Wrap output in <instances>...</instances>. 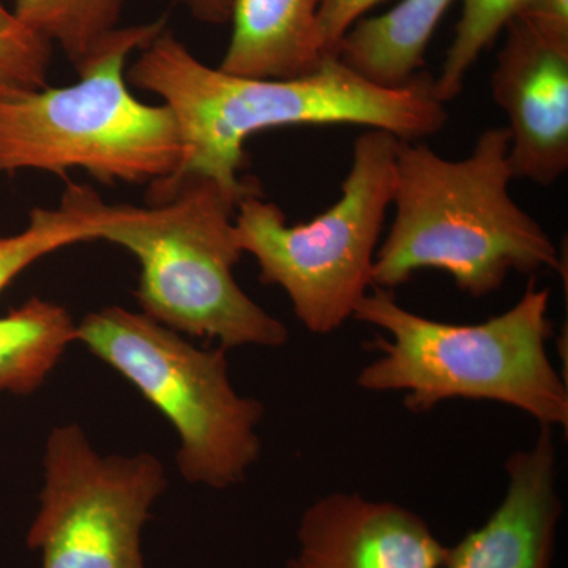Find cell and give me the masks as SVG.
Wrapping results in <instances>:
<instances>
[{"label": "cell", "instance_id": "cell-1", "mask_svg": "<svg viewBox=\"0 0 568 568\" xmlns=\"http://www.w3.org/2000/svg\"><path fill=\"white\" fill-rule=\"evenodd\" d=\"M125 78L160 97L178 122L182 162L166 181L205 175L231 192L261 190L256 179H242L241 171L248 163L246 141L264 130L361 125L417 141L440 132L448 121L428 73L405 88L388 89L327 55L320 70L304 78L234 77L205 65L168 29L142 48Z\"/></svg>", "mask_w": 568, "mask_h": 568}, {"label": "cell", "instance_id": "cell-2", "mask_svg": "<svg viewBox=\"0 0 568 568\" xmlns=\"http://www.w3.org/2000/svg\"><path fill=\"white\" fill-rule=\"evenodd\" d=\"M508 148L506 126L481 133L462 160L398 141L394 222L376 252L373 287L394 291L417 272L443 271L462 293L485 297L511 272L562 268L551 237L508 192Z\"/></svg>", "mask_w": 568, "mask_h": 568}, {"label": "cell", "instance_id": "cell-3", "mask_svg": "<svg viewBox=\"0 0 568 568\" xmlns=\"http://www.w3.org/2000/svg\"><path fill=\"white\" fill-rule=\"evenodd\" d=\"M548 287L530 282L517 304L480 324H450L409 312L394 291L372 287L354 320L383 328L379 357L358 373L366 392H402L405 406L426 413L446 399L517 407L538 425L568 428L566 377L549 361L555 332Z\"/></svg>", "mask_w": 568, "mask_h": 568}, {"label": "cell", "instance_id": "cell-4", "mask_svg": "<svg viewBox=\"0 0 568 568\" xmlns=\"http://www.w3.org/2000/svg\"><path fill=\"white\" fill-rule=\"evenodd\" d=\"M263 193L231 192L205 175L152 183L149 205H112L100 241L140 264L136 297L144 315L223 349L280 347L290 332L239 286L242 257L234 234L237 205Z\"/></svg>", "mask_w": 568, "mask_h": 568}, {"label": "cell", "instance_id": "cell-5", "mask_svg": "<svg viewBox=\"0 0 568 568\" xmlns=\"http://www.w3.org/2000/svg\"><path fill=\"white\" fill-rule=\"evenodd\" d=\"M166 29V17L119 28L77 84L0 99V174L88 171L103 183H155L182 162L178 122L166 104L130 92L126 59Z\"/></svg>", "mask_w": 568, "mask_h": 568}, {"label": "cell", "instance_id": "cell-6", "mask_svg": "<svg viewBox=\"0 0 568 568\" xmlns=\"http://www.w3.org/2000/svg\"><path fill=\"white\" fill-rule=\"evenodd\" d=\"M398 138L368 129L354 142L342 196L312 222L290 224L263 193L237 205L234 234L264 284L282 287L295 317L315 335L334 334L373 287V265L394 196Z\"/></svg>", "mask_w": 568, "mask_h": 568}, {"label": "cell", "instance_id": "cell-7", "mask_svg": "<svg viewBox=\"0 0 568 568\" xmlns=\"http://www.w3.org/2000/svg\"><path fill=\"white\" fill-rule=\"evenodd\" d=\"M78 342L151 403L178 435L179 473L226 489L261 457L263 403L239 394L223 347H200L144 313L104 306L78 324Z\"/></svg>", "mask_w": 568, "mask_h": 568}, {"label": "cell", "instance_id": "cell-8", "mask_svg": "<svg viewBox=\"0 0 568 568\" xmlns=\"http://www.w3.org/2000/svg\"><path fill=\"white\" fill-rule=\"evenodd\" d=\"M166 487L155 455H103L81 425L54 426L28 547L41 568H148L142 530Z\"/></svg>", "mask_w": 568, "mask_h": 568}, {"label": "cell", "instance_id": "cell-9", "mask_svg": "<svg viewBox=\"0 0 568 568\" xmlns=\"http://www.w3.org/2000/svg\"><path fill=\"white\" fill-rule=\"evenodd\" d=\"M497 52L491 92L506 112L515 179L552 185L568 170V37L515 18Z\"/></svg>", "mask_w": 568, "mask_h": 568}, {"label": "cell", "instance_id": "cell-10", "mask_svg": "<svg viewBox=\"0 0 568 568\" xmlns=\"http://www.w3.org/2000/svg\"><path fill=\"white\" fill-rule=\"evenodd\" d=\"M286 568H443L446 545L394 503L336 491L306 508Z\"/></svg>", "mask_w": 568, "mask_h": 568}, {"label": "cell", "instance_id": "cell-11", "mask_svg": "<svg viewBox=\"0 0 568 568\" xmlns=\"http://www.w3.org/2000/svg\"><path fill=\"white\" fill-rule=\"evenodd\" d=\"M506 474L503 503L447 548L443 568H551L562 515L555 428L540 425L536 443L507 458Z\"/></svg>", "mask_w": 568, "mask_h": 568}, {"label": "cell", "instance_id": "cell-12", "mask_svg": "<svg viewBox=\"0 0 568 568\" xmlns=\"http://www.w3.org/2000/svg\"><path fill=\"white\" fill-rule=\"evenodd\" d=\"M323 0H234L230 44L219 69L254 80H294L315 73L325 58L320 31Z\"/></svg>", "mask_w": 568, "mask_h": 568}, {"label": "cell", "instance_id": "cell-13", "mask_svg": "<svg viewBox=\"0 0 568 568\" xmlns=\"http://www.w3.org/2000/svg\"><path fill=\"white\" fill-rule=\"evenodd\" d=\"M455 0H402L377 17L362 18L339 41L336 58L383 88H405L425 65V52Z\"/></svg>", "mask_w": 568, "mask_h": 568}, {"label": "cell", "instance_id": "cell-14", "mask_svg": "<svg viewBox=\"0 0 568 568\" xmlns=\"http://www.w3.org/2000/svg\"><path fill=\"white\" fill-rule=\"evenodd\" d=\"M78 342L65 306L32 297L0 316V394L31 395Z\"/></svg>", "mask_w": 568, "mask_h": 568}, {"label": "cell", "instance_id": "cell-15", "mask_svg": "<svg viewBox=\"0 0 568 568\" xmlns=\"http://www.w3.org/2000/svg\"><path fill=\"white\" fill-rule=\"evenodd\" d=\"M112 205L91 186L70 183L58 207L33 209L20 233L0 235V294L41 257L65 246L100 241Z\"/></svg>", "mask_w": 568, "mask_h": 568}, {"label": "cell", "instance_id": "cell-16", "mask_svg": "<svg viewBox=\"0 0 568 568\" xmlns=\"http://www.w3.org/2000/svg\"><path fill=\"white\" fill-rule=\"evenodd\" d=\"M125 0H17L14 17L48 43L58 44L81 73L121 28Z\"/></svg>", "mask_w": 568, "mask_h": 568}, {"label": "cell", "instance_id": "cell-17", "mask_svg": "<svg viewBox=\"0 0 568 568\" xmlns=\"http://www.w3.org/2000/svg\"><path fill=\"white\" fill-rule=\"evenodd\" d=\"M462 17L455 28L435 93L440 103L457 99L465 88L467 73L481 54L493 47L508 22L525 9L528 0H462Z\"/></svg>", "mask_w": 568, "mask_h": 568}, {"label": "cell", "instance_id": "cell-18", "mask_svg": "<svg viewBox=\"0 0 568 568\" xmlns=\"http://www.w3.org/2000/svg\"><path fill=\"white\" fill-rule=\"evenodd\" d=\"M52 47L0 2V99L48 85Z\"/></svg>", "mask_w": 568, "mask_h": 568}, {"label": "cell", "instance_id": "cell-19", "mask_svg": "<svg viewBox=\"0 0 568 568\" xmlns=\"http://www.w3.org/2000/svg\"><path fill=\"white\" fill-rule=\"evenodd\" d=\"M386 0H323L320 10V31L325 54L336 55L339 41L369 10Z\"/></svg>", "mask_w": 568, "mask_h": 568}, {"label": "cell", "instance_id": "cell-20", "mask_svg": "<svg viewBox=\"0 0 568 568\" xmlns=\"http://www.w3.org/2000/svg\"><path fill=\"white\" fill-rule=\"evenodd\" d=\"M518 17L545 31L568 37V0H528Z\"/></svg>", "mask_w": 568, "mask_h": 568}, {"label": "cell", "instance_id": "cell-21", "mask_svg": "<svg viewBox=\"0 0 568 568\" xmlns=\"http://www.w3.org/2000/svg\"><path fill=\"white\" fill-rule=\"evenodd\" d=\"M190 13L204 24H227L233 13L234 0H182Z\"/></svg>", "mask_w": 568, "mask_h": 568}]
</instances>
